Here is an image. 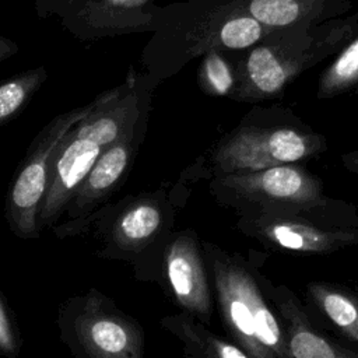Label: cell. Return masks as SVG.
<instances>
[{
	"label": "cell",
	"mask_w": 358,
	"mask_h": 358,
	"mask_svg": "<svg viewBox=\"0 0 358 358\" xmlns=\"http://www.w3.org/2000/svg\"><path fill=\"white\" fill-rule=\"evenodd\" d=\"M94 106L95 101L57 115L29 145L6 200V220L17 238L25 241L39 238L38 217L48 187L52 155L62 138L88 116Z\"/></svg>",
	"instance_id": "obj_9"
},
{
	"label": "cell",
	"mask_w": 358,
	"mask_h": 358,
	"mask_svg": "<svg viewBox=\"0 0 358 358\" xmlns=\"http://www.w3.org/2000/svg\"><path fill=\"white\" fill-rule=\"evenodd\" d=\"M341 164L358 180V150H352V151L344 152L341 155Z\"/></svg>",
	"instance_id": "obj_24"
},
{
	"label": "cell",
	"mask_w": 358,
	"mask_h": 358,
	"mask_svg": "<svg viewBox=\"0 0 358 358\" xmlns=\"http://www.w3.org/2000/svg\"><path fill=\"white\" fill-rule=\"evenodd\" d=\"M102 150L90 140L73 137L70 131L62 138L49 166L48 187L38 217L39 231L57 225Z\"/></svg>",
	"instance_id": "obj_14"
},
{
	"label": "cell",
	"mask_w": 358,
	"mask_h": 358,
	"mask_svg": "<svg viewBox=\"0 0 358 358\" xmlns=\"http://www.w3.org/2000/svg\"><path fill=\"white\" fill-rule=\"evenodd\" d=\"M159 324L180 343L186 358H250L235 343L217 336L185 312L166 315Z\"/></svg>",
	"instance_id": "obj_17"
},
{
	"label": "cell",
	"mask_w": 358,
	"mask_h": 358,
	"mask_svg": "<svg viewBox=\"0 0 358 358\" xmlns=\"http://www.w3.org/2000/svg\"><path fill=\"white\" fill-rule=\"evenodd\" d=\"M155 0H84L60 18L80 41H98L136 32H154Z\"/></svg>",
	"instance_id": "obj_13"
},
{
	"label": "cell",
	"mask_w": 358,
	"mask_h": 358,
	"mask_svg": "<svg viewBox=\"0 0 358 358\" xmlns=\"http://www.w3.org/2000/svg\"><path fill=\"white\" fill-rule=\"evenodd\" d=\"M175 215L173 203L165 192L158 190L95 211L84 231L94 227V236L99 242L98 257L127 263L138 281L159 284Z\"/></svg>",
	"instance_id": "obj_5"
},
{
	"label": "cell",
	"mask_w": 358,
	"mask_h": 358,
	"mask_svg": "<svg viewBox=\"0 0 358 358\" xmlns=\"http://www.w3.org/2000/svg\"><path fill=\"white\" fill-rule=\"evenodd\" d=\"M224 327L250 358H289L281 320L270 309L246 262L215 243L201 242Z\"/></svg>",
	"instance_id": "obj_4"
},
{
	"label": "cell",
	"mask_w": 358,
	"mask_h": 358,
	"mask_svg": "<svg viewBox=\"0 0 358 358\" xmlns=\"http://www.w3.org/2000/svg\"><path fill=\"white\" fill-rule=\"evenodd\" d=\"M358 34V14L313 27L277 29L238 59V83L232 99H278L299 76L337 55Z\"/></svg>",
	"instance_id": "obj_2"
},
{
	"label": "cell",
	"mask_w": 358,
	"mask_h": 358,
	"mask_svg": "<svg viewBox=\"0 0 358 358\" xmlns=\"http://www.w3.org/2000/svg\"><path fill=\"white\" fill-rule=\"evenodd\" d=\"M327 151V140L287 106H255L214 147L211 176L301 164Z\"/></svg>",
	"instance_id": "obj_3"
},
{
	"label": "cell",
	"mask_w": 358,
	"mask_h": 358,
	"mask_svg": "<svg viewBox=\"0 0 358 358\" xmlns=\"http://www.w3.org/2000/svg\"><path fill=\"white\" fill-rule=\"evenodd\" d=\"M210 192L238 215L255 211L326 213L351 206L329 197L322 179L303 164L213 176Z\"/></svg>",
	"instance_id": "obj_6"
},
{
	"label": "cell",
	"mask_w": 358,
	"mask_h": 358,
	"mask_svg": "<svg viewBox=\"0 0 358 358\" xmlns=\"http://www.w3.org/2000/svg\"><path fill=\"white\" fill-rule=\"evenodd\" d=\"M159 287L172 302L203 324L213 313V285L201 241L192 228L173 231L164 252Z\"/></svg>",
	"instance_id": "obj_10"
},
{
	"label": "cell",
	"mask_w": 358,
	"mask_h": 358,
	"mask_svg": "<svg viewBox=\"0 0 358 358\" xmlns=\"http://www.w3.org/2000/svg\"><path fill=\"white\" fill-rule=\"evenodd\" d=\"M18 52L17 43H14L11 39L0 35V62L11 57Z\"/></svg>",
	"instance_id": "obj_25"
},
{
	"label": "cell",
	"mask_w": 358,
	"mask_h": 358,
	"mask_svg": "<svg viewBox=\"0 0 358 358\" xmlns=\"http://www.w3.org/2000/svg\"><path fill=\"white\" fill-rule=\"evenodd\" d=\"M22 347L20 329L0 294V355L4 358H18Z\"/></svg>",
	"instance_id": "obj_22"
},
{
	"label": "cell",
	"mask_w": 358,
	"mask_h": 358,
	"mask_svg": "<svg viewBox=\"0 0 358 358\" xmlns=\"http://www.w3.org/2000/svg\"><path fill=\"white\" fill-rule=\"evenodd\" d=\"M151 88L140 77L95 98V106L71 130V136L106 148L140 129H145Z\"/></svg>",
	"instance_id": "obj_11"
},
{
	"label": "cell",
	"mask_w": 358,
	"mask_h": 358,
	"mask_svg": "<svg viewBox=\"0 0 358 358\" xmlns=\"http://www.w3.org/2000/svg\"><path fill=\"white\" fill-rule=\"evenodd\" d=\"M275 303L281 312L289 358H358L357 352L319 334L288 291L275 289Z\"/></svg>",
	"instance_id": "obj_16"
},
{
	"label": "cell",
	"mask_w": 358,
	"mask_h": 358,
	"mask_svg": "<svg viewBox=\"0 0 358 358\" xmlns=\"http://www.w3.org/2000/svg\"><path fill=\"white\" fill-rule=\"evenodd\" d=\"M351 0H245L243 11L268 29L313 27L343 18Z\"/></svg>",
	"instance_id": "obj_15"
},
{
	"label": "cell",
	"mask_w": 358,
	"mask_h": 358,
	"mask_svg": "<svg viewBox=\"0 0 358 358\" xmlns=\"http://www.w3.org/2000/svg\"><path fill=\"white\" fill-rule=\"evenodd\" d=\"M236 228L266 246L305 255H326L358 243V214L354 206L326 213H243L239 214Z\"/></svg>",
	"instance_id": "obj_8"
},
{
	"label": "cell",
	"mask_w": 358,
	"mask_h": 358,
	"mask_svg": "<svg viewBox=\"0 0 358 358\" xmlns=\"http://www.w3.org/2000/svg\"><path fill=\"white\" fill-rule=\"evenodd\" d=\"M358 88V34L340 50L317 80L316 98L331 99Z\"/></svg>",
	"instance_id": "obj_20"
},
{
	"label": "cell",
	"mask_w": 358,
	"mask_h": 358,
	"mask_svg": "<svg viewBox=\"0 0 358 358\" xmlns=\"http://www.w3.org/2000/svg\"><path fill=\"white\" fill-rule=\"evenodd\" d=\"M308 289L315 305L333 326L358 344V291L324 282H312Z\"/></svg>",
	"instance_id": "obj_18"
},
{
	"label": "cell",
	"mask_w": 358,
	"mask_h": 358,
	"mask_svg": "<svg viewBox=\"0 0 358 358\" xmlns=\"http://www.w3.org/2000/svg\"><path fill=\"white\" fill-rule=\"evenodd\" d=\"M241 52L213 49L201 56L197 71L199 87L210 96L232 98L238 83V59Z\"/></svg>",
	"instance_id": "obj_19"
},
{
	"label": "cell",
	"mask_w": 358,
	"mask_h": 358,
	"mask_svg": "<svg viewBox=\"0 0 358 358\" xmlns=\"http://www.w3.org/2000/svg\"><path fill=\"white\" fill-rule=\"evenodd\" d=\"M84 0H34L36 13L41 18L57 15L63 18Z\"/></svg>",
	"instance_id": "obj_23"
},
{
	"label": "cell",
	"mask_w": 358,
	"mask_h": 358,
	"mask_svg": "<svg viewBox=\"0 0 358 358\" xmlns=\"http://www.w3.org/2000/svg\"><path fill=\"white\" fill-rule=\"evenodd\" d=\"M56 327L71 358H144L141 323L96 288L66 298Z\"/></svg>",
	"instance_id": "obj_7"
},
{
	"label": "cell",
	"mask_w": 358,
	"mask_h": 358,
	"mask_svg": "<svg viewBox=\"0 0 358 358\" xmlns=\"http://www.w3.org/2000/svg\"><path fill=\"white\" fill-rule=\"evenodd\" d=\"M243 1L189 0L165 7L154 4V35L140 57L145 70L141 78L147 85L155 88L208 50L242 52L270 35L273 29L245 14Z\"/></svg>",
	"instance_id": "obj_1"
},
{
	"label": "cell",
	"mask_w": 358,
	"mask_h": 358,
	"mask_svg": "<svg viewBox=\"0 0 358 358\" xmlns=\"http://www.w3.org/2000/svg\"><path fill=\"white\" fill-rule=\"evenodd\" d=\"M144 129H140L102 150L84 182L77 189L64 215L63 224L52 228L57 238L76 236L84 232L87 221L117 189L129 171Z\"/></svg>",
	"instance_id": "obj_12"
},
{
	"label": "cell",
	"mask_w": 358,
	"mask_h": 358,
	"mask_svg": "<svg viewBox=\"0 0 358 358\" xmlns=\"http://www.w3.org/2000/svg\"><path fill=\"white\" fill-rule=\"evenodd\" d=\"M43 67L31 69L0 83V126L15 117L46 81Z\"/></svg>",
	"instance_id": "obj_21"
}]
</instances>
